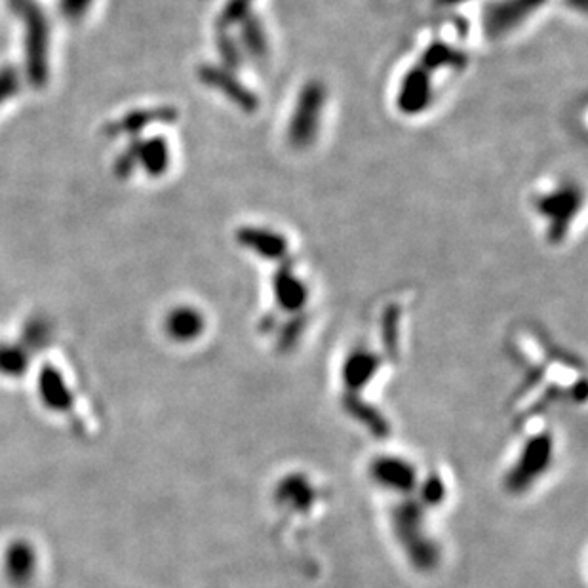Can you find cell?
Masks as SVG:
<instances>
[{
	"label": "cell",
	"instance_id": "14",
	"mask_svg": "<svg viewBox=\"0 0 588 588\" xmlns=\"http://www.w3.org/2000/svg\"><path fill=\"white\" fill-rule=\"evenodd\" d=\"M90 2H92V0H61L63 10H65V14H67L69 18L80 16V12H82L84 8L90 6Z\"/></svg>",
	"mask_w": 588,
	"mask_h": 588
},
{
	"label": "cell",
	"instance_id": "5",
	"mask_svg": "<svg viewBox=\"0 0 588 588\" xmlns=\"http://www.w3.org/2000/svg\"><path fill=\"white\" fill-rule=\"evenodd\" d=\"M276 305L286 313H303V307L307 305L309 290L305 282L295 275L292 261H284L273 280Z\"/></svg>",
	"mask_w": 588,
	"mask_h": 588
},
{
	"label": "cell",
	"instance_id": "1",
	"mask_svg": "<svg viewBox=\"0 0 588 588\" xmlns=\"http://www.w3.org/2000/svg\"><path fill=\"white\" fill-rule=\"evenodd\" d=\"M324 103L326 88L320 82L313 80L303 86L295 101L294 113L288 126V139L295 149H305L316 139Z\"/></svg>",
	"mask_w": 588,
	"mask_h": 588
},
{
	"label": "cell",
	"instance_id": "8",
	"mask_svg": "<svg viewBox=\"0 0 588 588\" xmlns=\"http://www.w3.org/2000/svg\"><path fill=\"white\" fill-rule=\"evenodd\" d=\"M467 63V56L446 42H432L421 58V67L427 73L438 69H463Z\"/></svg>",
	"mask_w": 588,
	"mask_h": 588
},
{
	"label": "cell",
	"instance_id": "3",
	"mask_svg": "<svg viewBox=\"0 0 588 588\" xmlns=\"http://www.w3.org/2000/svg\"><path fill=\"white\" fill-rule=\"evenodd\" d=\"M547 0H503L491 6L486 14V27L491 37H503L528 20Z\"/></svg>",
	"mask_w": 588,
	"mask_h": 588
},
{
	"label": "cell",
	"instance_id": "4",
	"mask_svg": "<svg viewBox=\"0 0 588 588\" xmlns=\"http://www.w3.org/2000/svg\"><path fill=\"white\" fill-rule=\"evenodd\" d=\"M432 99L431 73L421 65L413 67L400 84L398 92V109L406 115L423 113Z\"/></svg>",
	"mask_w": 588,
	"mask_h": 588
},
{
	"label": "cell",
	"instance_id": "12",
	"mask_svg": "<svg viewBox=\"0 0 588 588\" xmlns=\"http://www.w3.org/2000/svg\"><path fill=\"white\" fill-rule=\"evenodd\" d=\"M143 157H145V164H147L145 168H149L151 174H162L168 166V147L164 141L155 139L145 145Z\"/></svg>",
	"mask_w": 588,
	"mask_h": 588
},
{
	"label": "cell",
	"instance_id": "13",
	"mask_svg": "<svg viewBox=\"0 0 588 588\" xmlns=\"http://www.w3.org/2000/svg\"><path fill=\"white\" fill-rule=\"evenodd\" d=\"M217 48H219L221 58H223L225 65H227V71H233L236 67H240V50H238V44H235V40L227 35V31H219Z\"/></svg>",
	"mask_w": 588,
	"mask_h": 588
},
{
	"label": "cell",
	"instance_id": "6",
	"mask_svg": "<svg viewBox=\"0 0 588 588\" xmlns=\"http://www.w3.org/2000/svg\"><path fill=\"white\" fill-rule=\"evenodd\" d=\"M200 79L217 88L221 94H225L244 113H255L259 109L257 96L254 92H250L240 80H236L231 71L210 65L200 71Z\"/></svg>",
	"mask_w": 588,
	"mask_h": 588
},
{
	"label": "cell",
	"instance_id": "7",
	"mask_svg": "<svg viewBox=\"0 0 588 588\" xmlns=\"http://www.w3.org/2000/svg\"><path fill=\"white\" fill-rule=\"evenodd\" d=\"M236 242L252 250L263 259H284L288 254V240L282 235L269 229H257V227H240L236 231Z\"/></svg>",
	"mask_w": 588,
	"mask_h": 588
},
{
	"label": "cell",
	"instance_id": "15",
	"mask_svg": "<svg viewBox=\"0 0 588 588\" xmlns=\"http://www.w3.org/2000/svg\"><path fill=\"white\" fill-rule=\"evenodd\" d=\"M442 4H459V2H463V0H440Z\"/></svg>",
	"mask_w": 588,
	"mask_h": 588
},
{
	"label": "cell",
	"instance_id": "9",
	"mask_svg": "<svg viewBox=\"0 0 588 588\" xmlns=\"http://www.w3.org/2000/svg\"><path fill=\"white\" fill-rule=\"evenodd\" d=\"M204 330V318L195 309H176L168 318V332L179 341H191Z\"/></svg>",
	"mask_w": 588,
	"mask_h": 588
},
{
	"label": "cell",
	"instance_id": "2",
	"mask_svg": "<svg viewBox=\"0 0 588 588\" xmlns=\"http://www.w3.org/2000/svg\"><path fill=\"white\" fill-rule=\"evenodd\" d=\"M581 204H583V193L575 185L541 196L537 200L539 214L549 217V238L554 244L568 235L569 225L577 216Z\"/></svg>",
	"mask_w": 588,
	"mask_h": 588
},
{
	"label": "cell",
	"instance_id": "10",
	"mask_svg": "<svg viewBox=\"0 0 588 588\" xmlns=\"http://www.w3.org/2000/svg\"><path fill=\"white\" fill-rule=\"evenodd\" d=\"M242 40H244V46L250 54L254 56H265L267 54V35H265V29L261 27V23L257 18L252 16H246L242 20Z\"/></svg>",
	"mask_w": 588,
	"mask_h": 588
},
{
	"label": "cell",
	"instance_id": "11",
	"mask_svg": "<svg viewBox=\"0 0 588 588\" xmlns=\"http://www.w3.org/2000/svg\"><path fill=\"white\" fill-rule=\"evenodd\" d=\"M254 0H229L225 4V8L219 14V31H227L231 25H235L238 21L244 20L246 16H250V8H252Z\"/></svg>",
	"mask_w": 588,
	"mask_h": 588
}]
</instances>
